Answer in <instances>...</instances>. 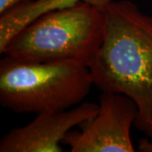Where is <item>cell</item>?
Listing matches in <instances>:
<instances>
[{"label":"cell","mask_w":152,"mask_h":152,"mask_svg":"<svg viewBox=\"0 0 152 152\" xmlns=\"http://www.w3.org/2000/svg\"><path fill=\"white\" fill-rule=\"evenodd\" d=\"M26 1L29 0H0V15L4 14L11 8Z\"/></svg>","instance_id":"52a82bcc"},{"label":"cell","mask_w":152,"mask_h":152,"mask_svg":"<svg viewBox=\"0 0 152 152\" xmlns=\"http://www.w3.org/2000/svg\"><path fill=\"white\" fill-rule=\"evenodd\" d=\"M93 80L89 67L69 61L35 62L4 55L0 61V104L16 113H40L82 103Z\"/></svg>","instance_id":"3957f363"},{"label":"cell","mask_w":152,"mask_h":152,"mask_svg":"<svg viewBox=\"0 0 152 152\" xmlns=\"http://www.w3.org/2000/svg\"><path fill=\"white\" fill-rule=\"evenodd\" d=\"M85 1L105 10L114 0H29L0 15V52L20 31L40 16Z\"/></svg>","instance_id":"8992f818"},{"label":"cell","mask_w":152,"mask_h":152,"mask_svg":"<svg viewBox=\"0 0 152 152\" xmlns=\"http://www.w3.org/2000/svg\"><path fill=\"white\" fill-rule=\"evenodd\" d=\"M138 116L135 102L124 94L102 91L99 111L80 124V131H69L63 144L72 152H134L131 128Z\"/></svg>","instance_id":"277c9868"},{"label":"cell","mask_w":152,"mask_h":152,"mask_svg":"<svg viewBox=\"0 0 152 152\" xmlns=\"http://www.w3.org/2000/svg\"><path fill=\"white\" fill-rule=\"evenodd\" d=\"M151 139H141L139 141L138 149L140 152H152V134L149 136Z\"/></svg>","instance_id":"ba28073f"},{"label":"cell","mask_w":152,"mask_h":152,"mask_svg":"<svg viewBox=\"0 0 152 152\" xmlns=\"http://www.w3.org/2000/svg\"><path fill=\"white\" fill-rule=\"evenodd\" d=\"M106 23L105 11L82 1L37 18L0 53L26 61H69L90 67L103 42Z\"/></svg>","instance_id":"7a4b0ae2"},{"label":"cell","mask_w":152,"mask_h":152,"mask_svg":"<svg viewBox=\"0 0 152 152\" xmlns=\"http://www.w3.org/2000/svg\"><path fill=\"white\" fill-rule=\"evenodd\" d=\"M99 105L82 102L72 108L43 112L20 128L11 129L0 140V152H61L60 145L71 129L94 118Z\"/></svg>","instance_id":"5b68a950"},{"label":"cell","mask_w":152,"mask_h":152,"mask_svg":"<svg viewBox=\"0 0 152 152\" xmlns=\"http://www.w3.org/2000/svg\"><path fill=\"white\" fill-rule=\"evenodd\" d=\"M103 42L89 67L102 91L124 94L138 107L134 126L152 134V16L130 0L113 1L105 9Z\"/></svg>","instance_id":"6da1fadb"}]
</instances>
